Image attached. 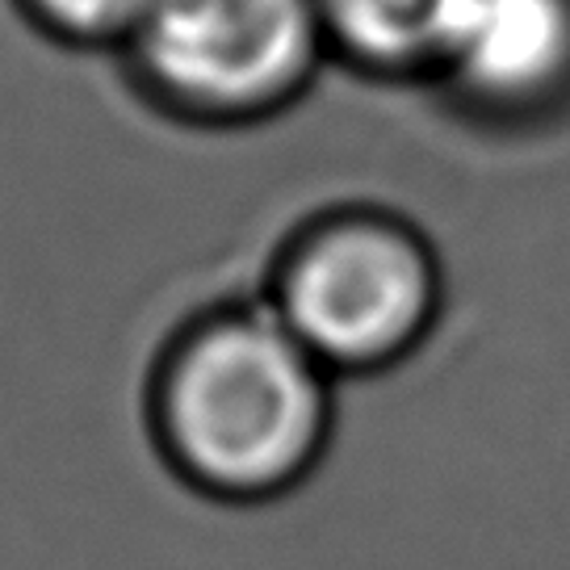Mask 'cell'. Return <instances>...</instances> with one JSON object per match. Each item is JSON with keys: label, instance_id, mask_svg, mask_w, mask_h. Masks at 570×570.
Segmentation results:
<instances>
[{"label": "cell", "instance_id": "6da1fadb", "mask_svg": "<svg viewBox=\"0 0 570 570\" xmlns=\"http://www.w3.org/2000/svg\"><path fill=\"white\" fill-rule=\"evenodd\" d=\"M332 382L268 303L223 306L173 340L151 382V428L194 491L268 503L320 465Z\"/></svg>", "mask_w": 570, "mask_h": 570}, {"label": "cell", "instance_id": "7a4b0ae2", "mask_svg": "<svg viewBox=\"0 0 570 570\" xmlns=\"http://www.w3.org/2000/svg\"><path fill=\"white\" fill-rule=\"evenodd\" d=\"M445 277L424 235L386 210H340L289 239L268 306L332 377L407 361L441 320Z\"/></svg>", "mask_w": 570, "mask_h": 570}, {"label": "cell", "instance_id": "3957f363", "mask_svg": "<svg viewBox=\"0 0 570 570\" xmlns=\"http://www.w3.org/2000/svg\"><path fill=\"white\" fill-rule=\"evenodd\" d=\"M122 55L156 106L202 126L265 122L332 59L315 0H156Z\"/></svg>", "mask_w": 570, "mask_h": 570}, {"label": "cell", "instance_id": "277c9868", "mask_svg": "<svg viewBox=\"0 0 570 570\" xmlns=\"http://www.w3.org/2000/svg\"><path fill=\"white\" fill-rule=\"evenodd\" d=\"M436 85L487 118H537L570 92V0H470Z\"/></svg>", "mask_w": 570, "mask_h": 570}, {"label": "cell", "instance_id": "5b68a950", "mask_svg": "<svg viewBox=\"0 0 570 570\" xmlns=\"http://www.w3.org/2000/svg\"><path fill=\"white\" fill-rule=\"evenodd\" d=\"M327 51L382 80H436L470 0H315Z\"/></svg>", "mask_w": 570, "mask_h": 570}, {"label": "cell", "instance_id": "8992f818", "mask_svg": "<svg viewBox=\"0 0 570 570\" xmlns=\"http://www.w3.org/2000/svg\"><path fill=\"white\" fill-rule=\"evenodd\" d=\"M38 35L76 51H126L156 0H13Z\"/></svg>", "mask_w": 570, "mask_h": 570}]
</instances>
